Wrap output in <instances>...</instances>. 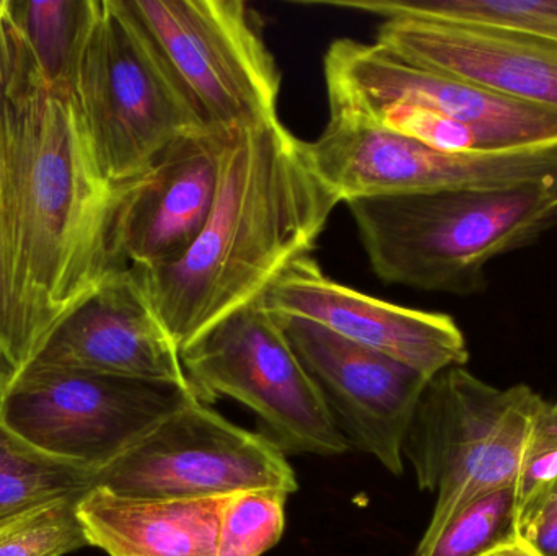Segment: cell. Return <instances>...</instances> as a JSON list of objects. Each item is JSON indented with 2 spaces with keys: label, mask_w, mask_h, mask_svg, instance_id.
<instances>
[{
  "label": "cell",
  "mask_w": 557,
  "mask_h": 556,
  "mask_svg": "<svg viewBox=\"0 0 557 556\" xmlns=\"http://www.w3.org/2000/svg\"><path fill=\"white\" fill-rule=\"evenodd\" d=\"M542 400L529 385L496 388L465 368L447 369L429 381L403 446L419 489L437 493L421 541L438 534L471 503L516 489L527 434Z\"/></svg>",
  "instance_id": "cell-4"
},
{
  "label": "cell",
  "mask_w": 557,
  "mask_h": 556,
  "mask_svg": "<svg viewBox=\"0 0 557 556\" xmlns=\"http://www.w3.org/2000/svg\"><path fill=\"white\" fill-rule=\"evenodd\" d=\"M186 375L205 404L231 397L258 415L282 453L339 456L347 441L313 379L261 297L182 349Z\"/></svg>",
  "instance_id": "cell-7"
},
{
  "label": "cell",
  "mask_w": 557,
  "mask_h": 556,
  "mask_svg": "<svg viewBox=\"0 0 557 556\" xmlns=\"http://www.w3.org/2000/svg\"><path fill=\"white\" fill-rule=\"evenodd\" d=\"M323 71L330 118L359 120L388 104H411L473 127L487 152L557 146L556 110L412 64L376 41L337 39L324 54Z\"/></svg>",
  "instance_id": "cell-10"
},
{
  "label": "cell",
  "mask_w": 557,
  "mask_h": 556,
  "mask_svg": "<svg viewBox=\"0 0 557 556\" xmlns=\"http://www.w3.org/2000/svg\"><path fill=\"white\" fill-rule=\"evenodd\" d=\"M0 356L5 359L15 374L28 362L23 349L15 294H13L12 276H10L2 196H0Z\"/></svg>",
  "instance_id": "cell-25"
},
{
  "label": "cell",
  "mask_w": 557,
  "mask_h": 556,
  "mask_svg": "<svg viewBox=\"0 0 557 556\" xmlns=\"http://www.w3.org/2000/svg\"><path fill=\"white\" fill-rule=\"evenodd\" d=\"M318 178L337 202L450 188H497L557 175V146L494 153H450L401 134L330 118L305 143Z\"/></svg>",
  "instance_id": "cell-11"
},
{
  "label": "cell",
  "mask_w": 557,
  "mask_h": 556,
  "mask_svg": "<svg viewBox=\"0 0 557 556\" xmlns=\"http://www.w3.org/2000/svg\"><path fill=\"white\" fill-rule=\"evenodd\" d=\"M222 499H134L94 489L77 512L88 545L110 556H218Z\"/></svg>",
  "instance_id": "cell-17"
},
{
  "label": "cell",
  "mask_w": 557,
  "mask_h": 556,
  "mask_svg": "<svg viewBox=\"0 0 557 556\" xmlns=\"http://www.w3.org/2000/svg\"><path fill=\"white\" fill-rule=\"evenodd\" d=\"M95 475L36 449L0 421V524L58 499L82 498L95 489Z\"/></svg>",
  "instance_id": "cell-19"
},
{
  "label": "cell",
  "mask_w": 557,
  "mask_h": 556,
  "mask_svg": "<svg viewBox=\"0 0 557 556\" xmlns=\"http://www.w3.org/2000/svg\"><path fill=\"white\" fill-rule=\"evenodd\" d=\"M101 0H0V71L74 94Z\"/></svg>",
  "instance_id": "cell-18"
},
{
  "label": "cell",
  "mask_w": 557,
  "mask_h": 556,
  "mask_svg": "<svg viewBox=\"0 0 557 556\" xmlns=\"http://www.w3.org/2000/svg\"><path fill=\"white\" fill-rule=\"evenodd\" d=\"M320 5L389 18L486 23L557 42V0H320Z\"/></svg>",
  "instance_id": "cell-20"
},
{
  "label": "cell",
  "mask_w": 557,
  "mask_h": 556,
  "mask_svg": "<svg viewBox=\"0 0 557 556\" xmlns=\"http://www.w3.org/2000/svg\"><path fill=\"white\" fill-rule=\"evenodd\" d=\"M337 205L304 140L274 118L225 137L214 206L188 251L166 267L134 270L183 349L308 257Z\"/></svg>",
  "instance_id": "cell-2"
},
{
  "label": "cell",
  "mask_w": 557,
  "mask_h": 556,
  "mask_svg": "<svg viewBox=\"0 0 557 556\" xmlns=\"http://www.w3.org/2000/svg\"><path fill=\"white\" fill-rule=\"evenodd\" d=\"M486 556H540L533 548H530L525 542L516 539L509 544L500 545L496 551L490 552Z\"/></svg>",
  "instance_id": "cell-27"
},
{
  "label": "cell",
  "mask_w": 557,
  "mask_h": 556,
  "mask_svg": "<svg viewBox=\"0 0 557 556\" xmlns=\"http://www.w3.org/2000/svg\"><path fill=\"white\" fill-rule=\"evenodd\" d=\"M206 127L219 133L278 118L281 71L244 0H123Z\"/></svg>",
  "instance_id": "cell-6"
},
{
  "label": "cell",
  "mask_w": 557,
  "mask_h": 556,
  "mask_svg": "<svg viewBox=\"0 0 557 556\" xmlns=\"http://www.w3.org/2000/svg\"><path fill=\"white\" fill-rule=\"evenodd\" d=\"M13 369L7 365L5 359L0 356V410H2L3 397H5L7 388H9L10 381H12Z\"/></svg>",
  "instance_id": "cell-28"
},
{
  "label": "cell",
  "mask_w": 557,
  "mask_h": 556,
  "mask_svg": "<svg viewBox=\"0 0 557 556\" xmlns=\"http://www.w3.org/2000/svg\"><path fill=\"white\" fill-rule=\"evenodd\" d=\"M227 134L202 129L182 137L143 176L123 185L113 227L120 267H166L195 244L218 195Z\"/></svg>",
  "instance_id": "cell-15"
},
{
  "label": "cell",
  "mask_w": 557,
  "mask_h": 556,
  "mask_svg": "<svg viewBox=\"0 0 557 556\" xmlns=\"http://www.w3.org/2000/svg\"><path fill=\"white\" fill-rule=\"evenodd\" d=\"M193 401H202L195 388L169 382L26 366L10 381L0 421L36 449L100 472Z\"/></svg>",
  "instance_id": "cell-8"
},
{
  "label": "cell",
  "mask_w": 557,
  "mask_h": 556,
  "mask_svg": "<svg viewBox=\"0 0 557 556\" xmlns=\"http://www.w3.org/2000/svg\"><path fill=\"white\" fill-rule=\"evenodd\" d=\"M95 489L134 499L225 498L250 490L297 492L294 469L264 434L193 401L160 421L95 475Z\"/></svg>",
  "instance_id": "cell-9"
},
{
  "label": "cell",
  "mask_w": 557,
  "mask_h": 556,
  "mask_svg": "<svg viewBox=\"0 0 557 556\" xmlns=\"http://www.w3.org/2000/svg\"><path fill=\"white\" fill-rule=\"evenodd\" d=\"M121 193L95 159L74 94L0 74V196L26 361L123 268L113 254Z\"/></svg>",
  "instance_id": "cell-1"
},
{
  "label": "cell",
  "mask_w": 557,
  "mask_h": 556,
  "mask_svg": "<svg viewBox=\"0 0 557 556\" xmlns=\"http://www.w3.org/2000/svg\"><path fill=\"white\" fill-rule=\"evenodd\" d=\"M373 273L389 284L470 296L487 264L557 224V175L497 188H450L347 202Z\"/></svg>",
  "instance_id": "cell-3"
},
{
  "label": "cell",
  "mask_w": 557,
  "mask_h": 556,
  "mask_svg": "<svg viewBox=\"0 0 557 556\" xmlns=\"http://www.w3.org/2000/svg\"><path fill=\"white\" fill-rule=\"evenodd\" d=\"M278 490H250L225 496L219 518L218 556H261L284 534L285 503Z\"/></svg>",
  "instance_id": "cell-22"
},
{
  "label": "cell",
  "mask_w": 557,
  "mask_h": 556,
  "mask_svg": "<svg viewBox=\"0 0 557 556\" xmlns=\"http://www.w3.org/2000/svg\"><path fill=\"white\" fill-rule=\"evenodd\" d=\"M557 479V401L542 404L533 415L516 483L517 519Z\"/></svg>",
  "instance_id": "cell-24"
},
{
  "label": "cell",
  "mask_w": 557,
  "mask_h": 556,
  "mask_svg": "<svg viewBox=\"0 0 557 556\" xmlns=\"http://www.w3.org/2000/svg\"><path fill=\"white\" fill-rule=\"evenodd\" d=\"M517 538L540 556H557V479L517 519Z\"/></svg>",
  "instance_id": "cell-26"
},
{
  "label": "cell",
  "mask_w": 557,
  "mask_h": 556,
  "mask_svg": "<svg viewBox=\"0 0 557 556\" xmlns=\"http://www.w3.org/2000/svg\"><path fill=\"white\" fill-rule=\"evenodd\" d=\"M517 538L516 489L483 496L458 512L411 556H486Z\"/></svg>",
  "instance_id": "cell-21"
},
{
  "label": "cell",
  "mask_w": 557,
  "mask_h": 556,
  "mask_svg": "<svg viewBox=\"0 0 557 556\" xmlns=\"http://www.w3.org/2000/svg\"><path fill=\"white\" fill-rule=\"evenodd\" d=\"M376 42L406 61L510 100L557 111V42L486 23L389 18Z\"/></svg>",
  "instance_id": "cell-16"
},
{
  "label": "cell",
  "mask_w": 557,
  "mask_h": 556,
  "mask_svg": "<svg viewBox=\"0 0 557 556\" xmlns=\"http://www.w3.org/2000/svg\"><path fill=\"white\" fill-rule=\"evenodd\" d=\"M82 498L58 499L0 524V556H64L87 547Z\"/></svg>",
  "instance_id": "cell-23"
},
{
  "label": "cell",
  "mask_w": 557,
  "mask_h": 556,
  "mask_svg": "<svg viewBox=\"0 0 557 556\" xmlns=\"http://www.w3.org/2000/svg\"><path fill=\"white\" fill-rule=\"evenodd\" d=\"M28 366L193 388L182 348L160 319L139 271L131 267L111 271L77 304L46 336Z\"/></svg>",
  "instance_id": "cell-13"
},
{
  "label": "cell",
  "mask_w": 557,
  "mask_h": 556,
  "mask_svg": "<svg viewBox=\"0 0 557 556\" xmlns=\"http://www.w3.org/2000/svg\"><path fill=\"white\" fill-rule=\"evenodd\" d=\"M75 100L108 182L143 176L182 137L209 129L123 0H101Z\"/></svg>",
  "instance_id": "cell-5"
},
{
  "label": "cell",
  "mask_w": 557,
  "mask_h": 556,
  "mask_svg": "<svg viewBox=\"0 0 557 556\" xmlns=\"http://www.w3.org/2000/svg\"><path fill=\"white\" fill-rule=\"evenodd\" d=\"M276 317L347 444L401 475L406 434L431 378L318 323Z\"/></svg>",
  "instance_id": "cell-12"
},
{
  "label": "cell",
  "mask_w": 557,
  "mask_h": 556,
  "mask_svg": "<svg viewBox=\"0 0 557 556\" xmlns=\"http://www.w3.org/2000/svg\"><path fill=\"white\" fill-rule=\"evenodd\" d=\"M261 302L274 316L318 323L431 379L463 368L470 358L451 317L396 306L336 283L310 255L285 268Z\"/></svg>",
  "instance_id": "cell-14"
}]
</instances>
